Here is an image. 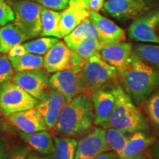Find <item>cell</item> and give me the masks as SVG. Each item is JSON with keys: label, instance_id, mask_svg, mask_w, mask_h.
<instances>
[{"label": "cell", "instance_id": "1", "mask_svg": "<svg viewBox=\"0 0 159 159\" xmlns=\"http://www.w3.org/2000/svg\"><path fill=\"white\" fill-rule=\"evenodd\" d=\"M118 73L122 88L135 104L142 105L159 87V71L142 61L134 51Z\"/></svg>", "mask_w": 159, "mask_h": 159}, {"label": "cell", "instance_id": "2", "mask_svg": "<svg viewBox=\"0 0 159 159\" xmlns=\"http://www.w3.org/2000/svg\"><path fill=\"white\" fill-rule=\"evenodd\" d=\"M94 125V114L90 94L80 93L63 107L57 119L54 131L59 136H82Z\"/></svg>", "mask_w": 159, "mask_h": 159}, {"label": "cell", "instance_id": "3", "mask_svg": "<svg viewBox=\"0 0 159 159\" xmlns=\"http://www.w3.org/2000/svg\"><path fill=\"white\" fill-rule=\"evenodd\" d=\"M79 75L85 92L89 94L119 77L118 71L105 62L99 54L86 60Z\"/></svg>", "mask_w": 159, "mask_h": 159}, {"label": "cell", "instance_id": "4", "mask_svg": "<svg viewBox=\"0 0 159 159\" xmlns=\"http://www.w3.org/2000/svg\"><path fill=\"white\" fill-rule=\"evenodd\" d=\"M15 14L13 25L29 39L41 35L42 5L34 2L19 0L10 3Z\"/></svg>", "mask_w": 159, "mask_h": 159}, {"label": "cell", "instance_id": "5", "mask_svg": "<svg viewBox=\"0 0 159 159\" xmlns=\"http://www.w3.org/2000/svg\"><path fill=\"white\" fill-rule=\"evenodd\" d=\"M39 102L13 81H6L0 85V112L2 115L34 108Z\"/></svg>", "mask_w": 159, "mask_h": 159}, {"label": "cell", "instance_id": "6", "mask_svg": "<svg viewBox=\"0 0 159 159\" xmlns=\"http://www.w3.org/2000/svg\"><path fill=\"white\" fill-rule=\"evenodd\" d=\"M156 0H107L103 10L119 20L136 19L154 7Z\"/></svg>", "mask_w": 159, "mask_h": 159}, {"label": "cell", "instance_id": "7", "mask_svg": "<svg viewBox=\"0 0 159 159\" xmlns=\"http://www.w3.org/2000/svg\"><path fill=\"white\" fill-rule=\"evenodd\" d=\"M128 33L134 41L159 44V8L150 11L135 19Z\"/></svg>", "mask_w": 159, "mask_h": 159}, {"label": "cell", "instance_id": "8", "mask_svg": "<svg viewBox=\"0 0 159 159\" xmlns=\"http://www.w3.org/2000/svg\"><path fill=\"white\" fill-rule=\"evenodd\" d=\"M49 73L42 68L34 70L16 71L13 81L27 94L40 101L50 91Z\"/></svg>", "mask_w": 159, "mask_h": 159}, {"label": "cell", "instance_id": "9", "mask_svg": "<svg viewBox=\"0 0 159 159\" xmlns=\"http://www.w3.org/2000/svg\"><path fill=\"white\" fill-rule=\"evenodd\" d=\"M110 150L105 138V130L102 127H94L77 142L75 159H94Z\"/></svg>", "mask_w": 159, "mask_h": 159}, {"label": "cell", "instance_id": "10", "mask_svg": "<svg viewBox=\"0 0 159 159\" xmlns=\"http://www.w3.org/2000/svg\"><path fill=\"white\" fill-rule=\"evenodd\" d=\"M49 83L50 89L59 93L66 103L76 95L85 92L80 75L68 69L54 73L49 77Z\"/></svg>", "mask_w": 159, "mask_h": 159}, {"label": "cell", "instance_id": "11", "mask_svg": "<svg viewBox=\"0 0 159 159\" xmlns=\"http://www.w3.org/2000/svg\"><path fill=\"white\" fill-rule=\"evenodd\" d=\"M94 114V125L97 126L104 125L108 120L114 108L115 95L114 86L108 85L90 93Z\"/></svg>", "mask_w": 159, "mask_h": 159}, {"label": "cell", "instance_id": "12", "mask_svg": "<svg viewBox=\"0 0 159 159\" xmlns=\"http://www.w3.org/2000/svg\"><path fill=\"white\" fill-rule=\"evenodd\" d=\"M89 19L96 27L97 38L102 48L124 41L126 39L124 30L110 19L102 16L98 12L90 11Z\"/></svg>", "mask_w": 159, "mask_h": 159}, {"label": "cell", "instance_id": "13", "mask_svg": "<svg viewBox=\"0 0 159 159\" xmlns=\"http://www.w3.org/2000/svg\"><path fill=\"white\" fill-rule=\"evenodd\" d=\"M66 104L64 98L52 89L38 103L35 108L43 119L47 130H54L61 111Z\"/></svg>", "mask_w": 159, "mask_h": 159}, {"label": "cell", "instance_id": "14", "mask_svg": "<svg viewBox=\"0 0 159 159\" xmlns=\"http://www.w3.org/2000/svg\"><path fill=\"white\" fill-rule=\"evenodd\" d=\"M72 50L61 41H57L43 56V67L47 72L55 73L69 69Z\"/></svg>", "mask_w": 159, "mask_h": 159}, {"label": "cell", "instance_id": "15", "mask_svg": "<svg viewBox=\"0 0 159 159\" xmlns=\"http://www.w3.org/2000/svg\"><path fill=\"white\" fill-rule=\"evenodd\" d=\"M5 116L6 119L21 132L33 133L47 130V126L35 107L10 114Z\"/></svg>", "mask_w": 159, "mask_h": 159}, {"label": "cell", "instance_id": "16", "mask_svg": "<svg viewBox=\"0 0 159 159\" xmlns=\"http://www.w3.org/2000/svg\"><path fill=\"white\" fill-rule=\"evenodd\" d=\"M90 11L75 5H68L61 13L59 18L57 39H63L77 26L89 19Z\"/></svg>", "mask_w": 159, "mask_h": 159}, {"label": "cell", "instance_id": "17", "mask_svg": "<svg viewBox=\"0 0 159 159\" xmlns=\"http://www.w3.org/2000/svg\"><path fill=\"white\" fill-rule=\"evenodd\" d=\"M155 140L144 131L134 133L118 156V159H148V149Z\"/></svg>", "mask_w": 159, "mask_h": 159}, {"label": "cell", "instance_id": "18", "mask_svg": "<svg viewBox=\"0 0 159 159\" xmlns=\"http://www.w3.org/2000/svg\"><path fill=\"white\" fill-rule=\"evenodd\" d=\"M132 52L133 45L124 41L102 47L99 55L105 62L114 66L119 72L128 62Z\"/></svg>", "mask_w": 159, "mask_h": 159}, {"label": "cell", "instance_id": "19", "mask_svg": "<svg viewBox=\"0 0 159 159\" xmlns=\"http://www.w3.org/2000/svg\"><path fill=\"white\" fill-rule=\"evenodd\" d=\"M19 136L28 146L41 155H52L54 152L55 142L47 130L33 133L19 132Z\"/></svg>", "mask_w": 159, "mask_h": 159}, {"label": "cell", "instance_id": "20", "mask_svg": "<svg viewBox=\"0 0 159 159\" xmlns=\"http://www.w3.org/2000/svg\"><path fill=\"white\" fill-rule=\"evenodd\" d=\"M29 40L13 23L0 27V53L5 54L12 47Z\"/></svg>", "mask_w": 159, "mask_h": 159}, {"label": "cell", "instance_id": "21", "mask_svg": "<svg viewBox=\"0 0 159 159\" xmlns=\"http://www.w3.org/2000/svg\"><path fill=\"white\" fill-rule=\"evenodd\" d=\"M93 37H97V31L93 23L88 19L80 24L69 35L63 38V41L69 49L74 50L75 47L85 39Z\"/></svg>", "mask_w": 159, "mask_h": 159}, {"label": "cell", "instance_id": "22", "mask_svg": "<svg viewBox=\"0 0 159 159\" xmlns=\"http://www.w3.org/2000/svg\"><path fill=\"white\" fill-rule=\"evenodd\" d=\"M60 15H61V13L57 11L47 8L43 6L41 7V35L55 38L57 37Z\"/></svg>", "mask_w": 159, "mask_h": 159}, {"label": "cell", "instance_id": "23", "mask_svg": "<svg viewBox=\"0 0 159 159\" xmlns=\"http://www.w3.org/2000/svg\"><path fill=\"white\" fill-rule=\"evenodd\" d=\"M8 58L15 71L34 70L43 67V57L42 55L27 52L21 56L16 57H8Z\"/></svg>", "mask_w": 159, "mask_h": 159}, {"label": "cell", "instance_id": "24", "mask_svg": "<svg viewBox=\"0 0 159 159\" xmlns=\"http://www.w3.org/2000/svg\"><path fill=\"white\" fill-rule=\"evenodd\" d=\"M55 149L52 154V159H75L77 141L70 137L55 138Z\"/></svg>", "mask_w": 159, "mask_h": 159}, {"label": "cell", "instance_id": "25", "mask_svg": "<svg viewBox=\"0 0 159 159\" xmlns=\"http://www.w3.org/2000/svg\"><path fill=\"white\" fill-rule=\"evenodd\" d=\"M133 51L142 61L159 71V44L155 43H136Z\"/></svg>", "mask_w": 159, "mask_h": 159}, {"label": "cell", "instance_id": "26", "mask_svg": "<svg viewBox=\"0 0 159 159\" xmlns=\"http://www.w3.org/2000/svg\"><path fill=\"white\" fill-rule=\"evenodd\" d=\"M105 130V138L111 150L116 152L117 156L122 152L133 134L123 132L115 128H107Z\"/></svg>", "mask_w": 159, "mask_h": 159}, {"label": "cell", "instance_id": "27", "mask_svg": "<svg viewBox=\"0 0 159 159\" xmlns=\"http://www.w3.org/2000/svg\"><path fill=\"white\" fill-rule=\"evenodd\" d=\"M57 41L58 39L55 37L43 36L26 42L23 45L25 47L27 52L38 55H44Z\"/></svg>", "mask_w": 159, "mask_h": 159}, {"label": "cell", "instance_id": "28", "mask_svg": "<svg viewBox=\"0 0 159 159\" xmlns=\"http://www.w3.org/2000/svg\"><path fill=\"white\" fill-rule=\"evenodd\" d=\"M144 108L152 125L159 133V87L145 100Z\"/></svg>", "mask_w": 159, "mask_h": 159}, {"label": "cell", "instance_id": "29", "mask_svg": "<svg viewBox=\"0 0 159 159\" xmlns=\"http://www.w3.org/2000/svg\"><path fill=\"white\" fill-rule=\"evenodd\" d=\"M101 49L102 47L98 38L93 37L85 39L82 42L80 43L73 51L83 57L85 61H86L91 57L99 54Z\"/></svg>", "mask_w": 159, "mask_h": 159}, {"label": "cell", "instance_id": "30", "mask_svg": "<svg viewBox=\"0 0 159 159\" xmlns=\"http://www.w3.org/2000/svg\"><path fill=\"white\" fill-rule=\"evenodd\" d=\"M14 70L7 55H0V85L6 81L11 80Z\"/></svg>", "mask_w": 159, "mask_h": 159}, {"label": "cell", "instance_id": "31", "mask_svg": "<svg viewBox=\"0 0 159 159\" xmlns=\"http://www.w3.org/2000/svg\"><path fill=\"white\" fill-rule=\"evenodd\" d=\"M15 19L14 12L6 0H0V26L13 22Z\"/></svg>", "mask_w": 159, "mask_h": 159}, {"label": "cell", "instance_id": "32", "mask_svg": "<svg viewBox=\"0 0 159 159\" xmlns=\"http://www.w3.org/2000/svg\"><path fill=\"white\" fill-rule=\"evenodd\" d=\"M9 4L19 0H6ZM27 1L34 2L39 3L43 7L47 8L54 10V11H61L64 10L69 5V0H27Z\"/></svg>", "mask_w": 159, "mask_h": 159}, {"label": "cell", "instance_id": "33", "mask_svg": "<svg viewBox=\"0 0 159 159\" xmlns=\"http://www.w3.org/2000/svg\"><path fill=\"white\" fill-rule=\"evenodd\" d=\"M32 150L27 144L16 145L10 150L6 159H25L31 153Z\"/></svg>", "mask_w": 159, "mask_h": 159}, {"label": "cell", "instance_id": "34", "mask_svg": "<svg viewBox=\"0 0 159 159\" xmlns=\"http://www.w3.org/2000/svg\"><path fill=\"white\" fill-rule=\"evenodd\" d=\"M85 62V61L83 57H81L75 52L72 50L70 66H69V70L72 71L73 72L77 73V74H80V72L83 68V66H84Z\"/></svg>", "mask_w": 159, "mask_h": 159}, {"label": "cell", "instance_id": "35", "mask_svg": "<svg viewBox=\"0 0 159 159\" xmlns=\"http://www.w3.org/2000/svg\"><path fill=\"white\" fill-rule=\"evenodd\" d=\"M148 159H159V140H155L154 142L148 149Z\"/></svg>", "mask_w": 159, "mask_h": 159}, {"label": "cell", "instance_id": "36", "mask_svg": "<svg viewBox=\"0 0 159 159\" xmlns=\"http://www.w3.org/2000/svg\"><path fill=\"white\" fill-rule=\"evenodd\" d=\"M25 53H27L25 47H24L23 44L20 43V44L14 46L10 49L8 52H7V56L9 57H16L25 55Z\"/></svg>", "mask_w": 159, "mask_h": 159}, {"label": "cell", "instance_id": "37", "mask_svg": "<svg viewBox=\"0 0 159 159\" xmlns=\"http://www.w3.org/2000/svg\"><path fill=\"white\" fill-rule=\"evenodd\" d=\"M104 2L105 0H89V11L99 12L103 7Z\"/></svg>", "mask_w": 159, "mask_h": 159}, {"label": "cell", "instance_id": "38", "mask_svg": "<svg viewBox=\"0 0 159 159\" xmlns=\"http://www.w3.org/2000/svg\"><path fill=\"white\" fill-rule=\"evenodd\" d=\"M9 151L7 142L3 139L0 138V159H6Z\"/></svg>", "mask_w": 159, "mask_h": 159}, {"label": "cell", "instance_id": "39", "mask_svg": "<svg viewBox=\"0 0 159 159\" xmlns=\"http://www.w3.org/2000/svg\"><path fill=\"white\" fill-rule=\"evenodd\" d=\"M94 159H118V156L114 151L110 150L99 154Z\"/></svg>", "mask_w": 159, "mask_h": 159}, {"label": "cell", "instance_id": "40", "mask_svg": "<svg viewBox=\"0 0 159 159\" xmlns=\"http://www.w3.org/2000/svg\"><path fill=\"white\" fill-rule=\"evenodd\" d=\"M25 159H52V155H41L39 152H33L29 154V156Z\"/></svg>", "mask_w": 159, "mask_h": 159}, {"label": "cell", "instance_id": "41", "mask_svg": "<svg viewBox=\"0 0 159 159\" xmlns=\"http://www.w3.org/2000/svg\"><path fill=\"white\" fill-rule=\"evenodd\" d=\"M69 5H75L80 7H84V8L88 9L89 0H69Z\"/></svg>", "mask_w": 159, "mask_h": 159}]
</instances>
